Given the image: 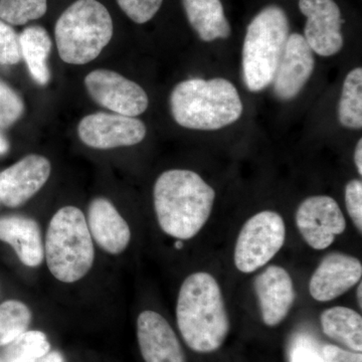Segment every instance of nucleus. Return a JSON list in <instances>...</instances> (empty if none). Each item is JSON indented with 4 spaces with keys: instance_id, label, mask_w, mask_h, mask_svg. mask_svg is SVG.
<instances>
[{
    "instance_id": "2f4dec72",
    "label": "nucleus",
    "mask_w": 362,
    "mask_h": 362,
    "mask_svg": "<svg viewBox=\"0 0 362 362\" xmlns=\"http://www.w3.org/2000/svg\"><path fill=\"white\" fill-rule=\"evenodd\" d=\"M354 162H356L359 175H362V139H359L357 142L356 152H354Z\"/></svg>"
},
{
    "instance_id": "39448f33",
    "label": "nucleus",
    "mask_w": 362,
    "mask_h": 362,
    "mask_svg": "<svg viewBox=\"0 0 362 362\" xmlns=\"http://www.w3.org/2000/svg\"><path fill=\"white\" fill-rule=\"evenodd\" d=\"M113 21L97 0H77L62 13L54 28L59 57L71 65L98 58L113 37Z\"/></svg>"
},
{
    "instance_id": "dca6fc26",
    "label": "nucleus",
    "mask_w": 362,
    "mask_h": 362,
    "mask_svg": "<svg viewBox=\"0 0 362 362\" xmlns=\"http://www.w3.org/2000/svg\"><path fill=\"white\" fill-rule=\"evenodd\" d=\"M137 339L145 362H187L170 324L156 311H143L138 316Z\"/></svg>"
},
{
    "instance_id": "f3484780",
    "label": "nucleus",
    "mask_w": 362,
    "mask_h": 362,
    "mask_svg": "<svg viewBox=\"0 0 362 362\" xmlns=\"http://www.w3.org/2000/svg\"><path fill=\"white\" fill-rule=\"evenodd\" d=\"M87 223L92 239L108 254H121L129 246V225L109 199L97 197L90 202Z\"/></svg>"
},
{
    "instance_id": "cd10ccee",
    "label": "nucleus",
    "mask_w": 362,
    "mask_h": 362,
    "mask_svg": "<svg viewBox=\"0 0 362 362\" xmlns=\"http://www.w3.org/2000/svg\"><path fill=\"white\" fill-rule=\"evenodd\" d=\"M126 16L136 23H147L158 13L163 0H116Z\"/></svg>"
},
{
    "instance_id": "473e14b6",
    "label": "nucleus",
    "mask_w": 362,
    "mask_h": 362,
    "mask_svg": "<svg viewBox=\"0 0 362 362\" xmlns=\"http://www.w3.org/2000/svg\"><path fill=\"white\" fill-rule=\"evenodd\" d=\"M37 362H66V361L61 352L52 351L45 354V356L42 357Z\"/></svg>"
},
{
    "instance_id": "c756f323",
    "label": "nucleus",
    "mask_w": 362,
    "mask_h": 362,
    "mask_svg": "<svg viewBox=\"0 0 362 362\" xmlns=\"http://www.w3.org/2000/svg\"><path fill=\"white\" fill-rule=\"evenodd\" d=\"M345 206L347 213L356 225L359 233H362V182L361 180L349 181L345 187Z\"/></svg>"
},
{
    "instance_id": "1a4fd4ad",
    "label": "nucleus",
    "mask_w": 362,
    "mask_h": 362,
    "mask_svg": "<svg viewBox=\"0 0 362 362\" xmlns=\"http://www.w3.org/2000/svg\"><path fill=\"white\" fill-rule=\"evenodd\" d=\"M146 126L135 117L99 113L84 117L78 125L81 141L94 149L133 146L146 136Z\"/></svg>"
},
{
    "instance_id": "7c9ffc66",
    "label": "nucleus",
    "mask_w": 362,
    "mask_h": 362,
    "mask_svg": "<svg viewBox=\"0 0 362 362\" xmlns=\"http://www.w3.org/2000/svg\"><path fill=\"white\" fill-rule=\"evenodd\" d=\"M321 351L326 362H362L361 352L349 351L335 345H324Z\"/></svg>"
},
{
    "instance_id": "0eeeda50",
    "label": "nucleus",
    "mask_w": 362,
    "mask_h": 362,
    "mask_svg": "<svg viewBox=\"0 0 362 362\" xmlns=\"http://www.w3.org/2000/svg\"><path fill=\"white\" fill-rule=\"evenodd\" d=\"M286 226L278 213L264 211L255 214L240 230L235 247V264L250 274L267 265L284 246Z\"/></svg>"
},
{
    "instance_id": "aec40b11",
    "label": "nucleus",
    "mask_w": 362,
    "mask_h": 362,
    "mask_svg": "<svg viewBox=\"0 0 362 362\" xmlns=\"http://www.w3.org/2000/svg\"><path fill=\"white\" fill-rule=\"evenodd\" d=\"M18 37L21 56L33 80L40 86L47 85L51 78L47 59L52 45L49 33L42 26L32 25L25 28Z\"/></svg>"
},
{
    "instance_id": "9b49d317",
    "label": "nucleus",
    "mask_w": 362,
    "mask_h": 362,
    "mask_svg": "<svg viewBox=\"0 0 362 362\" xmlns=\"http://www.w3.org/2000/svg\"><path fill=\"white\" fill-rule=\"evenodd\" d=\"M300 11L307 18L305 40L313 52L331 57L341 51V11L334 0H299Z\"/></svg>"
},
{
    "instance_id": "f257e3e1",
    "label": "nucleus",
    "mask_w": 362,
    "mask_h": 362,
    "mask_svg": "<svg viewBox=\"0 0 362 362\" xmlns=\"http://www.w3.org/2000/svg\"><path fill=\"white\" fill-rule=\"evenodd\" d=\"M153 197L161 230L185 240L195 237L209 221L216 192L194 171L171 169L157 178Z\"/></svg>"
},
{
    "instance_id": "4be33fe9",
    "label": "nucleus",
    "mask_w": 362,
    "mask_h": 362,
    "mask_svg": "<svg viewBox=\"0 0 362 362\" xmlns=\"http://www.w3.org/2000/svg\"><path fill=\"white\" fill-rule=\"evenodd\" d=\"M340 123L351 129L362 127V69L350 71L343 83L339 109Z\"/></svg>"
},
{
    "instance_id": "412c9836",
    "label": "nucleus",
    "mask_w": 362,
    "mask_h": 362,
    "mask_svg": "<svg viewBox=\"0 0 362 362\" xmlns=\"http://www.w3.org/2000/svg\"><path fill=\"white\" fill-rule=\"evenodd\" d=\"M324 334L341 343L352 351L362 350V317L347 307L337 306L321 314Z\"/></svg>"
},
{
    "instance_id": "9d476101",
    "label": "nucleus",
    "mask_w": 362,
    "mask_h": 362,
    "mask_svg": "<svg viewBox=\"0 0 362 362\" xmlns=\"http://www.w3.org/2000/svg\"><path fill=\"white\" fill-rule=\"evenodd\" d=\"M296 225L305 242L318 251L329 247L346 228V221L337 202L327 195H315L305 199L298 207Z\"/></svg>"
},
{
    "instance_id": "a878e982",
    "label": "nucleus",
    "mask_w": 362,
    "mask_h": 362,
    "mask_svg": "<svg viewBox=\"0 0 362 362\" xmlns=\"http://www.w3.org/2000/svg\"><path fill=\"white\" fill-rule=\"evenodd\" d=\"M25 113V103L20 95L0 78V127L8 128Z\"/></svg>"
},
{
    "instance_id": "c85d7f7f",
    "label": "nucleus",
    "mask_w": 362,
    "mask_h": 362,
    "mask_svg": "<svg viewBox=\"0 0 362 362\" xmlns=\"http://www.w3.org/2000/svg\"><path fill=\"white\" fill-rule=\"evenodd\" d=\"M290 362H326L322 351L314 340L307 335H297L292 340L289 351Z\"/></svg>"
},
{
    "instance_id": "a211bd4d",
    "label": "nucleus",
    "mask_w": 362,
    "mask_h": 362,
    "mask_svg": "<svg viewBox=\"0 0 362 362\" xmlns=\"http://www.w3.org/2000/svg\"><path fill=\"white\" fill-rule=\"evenodd\" d=\"M0 240L13 247L21 263L37 268L45 259V249L39 223L25 216L0 218Z\"/></svg>"
},
{
    "instance_id": "c9c22d12",
    "label": "nucleus",
    "mask_w": 362,
    "mask_h": 362,
    "mask_svg": "<svg viewBox=\"0 0 362 362\" xmlns=\"http://www.w3.org/2000/svg\"><path fill=\"white\" fill-rule=\"evenodd\" d=\"M175 247H177V249H180V247H183V243L182 242H176Z\"/></svg>"
},
{
    "instance_id": "ddd939ff",
    "label": "nucleus",
    "mask_w": 362,
    "mask_h": 362,
    "mask_svg": "<svg viewBox=\"0 0 362 362\" xmlns=\"http://www.w3.org/2000/svg\"><path fill=\"white\" fill-rule=\"evenodd\" d=\"M314 66L313 51L303 35H290L273 80L278 99L289 101L296 98L313 74Z\"/></svg>"
},
{
    "instance_id": "f03ea898",
    "label": "nucleus",
    "mask_w": 362,
    "mask_h": 362,
    "mask_svg": "<svg viewBox=\"0 0 362 362\" xmlns=\"http://www.w3.org/2000/svg\"><path fill=\"white\" fill-rule=\"evenodd\" d=\"M176 320L190 349L209 354L221 349L230 332V318L220 285L211 274L197 272L185 279L178 294Z\"/></svg>"
},
{
    "instance_id": "423d86ee",
    "label": "nucleus",
    "mask_w": 362,
    "mask_h": 362,
    "mask_svg": "<svg viewBox=\"0 0 362 362\" xmlns=\"http://www.w3.org/2000/svg\"><path fill=\"white\" fill-rule=\"evenodd\" d=\"M289 32L287 14L280 6H267L252 18L243 47V75L247 90L259 92L273 83Z\"/></svg>"
},
{
    "instance_id": "b1692460",
    "label": "nucleus",
    "mask_w": 362,
    "mask_h": 362,
    "mask_svg": "<svg viewBox=\"0 0 362 362\" xmlns=\"http://www.w3.org/2000/svg\"><path fill=\"white\" fill-rule=\"evenodd\" d=\"M33 313L28 305L18 300L0 304V346H6L30 327Z\"/></svg>"
},
{
    "instance_id": "6e6552de",
    "label": "nucleus",
    "mask_w": 362,
    "mask_h": 362,
    "mask_svg": "<svg viewBox=\"0 0 362 362\" xmlns=\"http://www.w3.org/2000/svg\"><path fill=\"white\" fill-rule=\"evenodd\" d=\"M85 86L93 101L116 114L141 115L148 108L146 92L133 81L110 70H95L85 78Z\"/></svg>"
},
{
    "instance_id": "f704fd0d",
    "label": "nucleus",
    "mask_w": 362,
    "mask_h": 362,
    "mask_svg": "<svg viewBox=\"0 0 362 362\" xmlns=\"http://www.w3.org/2000/svg\"><path fill=\"white\" fill-rule=\"evenodd\" d=\"M362 284L361 283H359L358 285V289H357V300H358L359 306H361V308H362Z\"/></svg>"
},
{
    "instance_id": "5701e85b",
    "label": "nucleus",
    "mask_w": 362,
    "mask_h": 362,
    "mask_svg": "<svg viewBox=\"0 0 362 362\" xmlns=\"http://www.w3.org/2000/svg\"><path fill=\"white\" fill-rule=\"evenodd\" d=\"M6 346L7 362H37L51 349L47 335L39 330H26Z\"/></svg>"
},
{
    "instance_id": "20e7f679",
    "label": "nucleus",
    "mask_w": 362,
    "mask_h": 362,
    "mask_svg": "<svg viewBox=\"0 0 362 362\" xmlns=\"http://www.w3.org/2000/svg\"><path fill=\"white\" fill-rule=\"evenodd\" d=\"M47 268L59 282H78L95 259L94 245L84 214L76 206H64L52 216L45 242Z\"/></svg>"
},
{
    "instance_id": "f8f14e48",
    "label": "nucleus",
    "mask_w": 362,
    "mask_h": 362,
    "mask_svg": "<svg viewBox=\"0 0 362 362\" xmlns=\"http://www.w3.org/2000/svg\"><path fill=\"white\" fill-rule=\"evenodd\" d=\"M49 159L30 154L0 173V202L8 207L23 206L37 194L51 176Z\"/></svg>"
},
{
    "instance_id": "7ed1b4c3",
    "label": "nucleus",
    "mask_w": 362,
    "mask_h": 362,
    "mask_svg": "<svg viewBox=\"0 0 362 362\" xmlns=\"http://www.w3.org/2000/svg\"><path fill=\"white\" fill-rule=\"evenodd\" d=\"M170 110L175 122L182 127L214 131L237 122L244 107L237 88L230 81L192 78L175 86Z\"/></svg>"
},
{
    "instance_id": "2eb2a0df",
    "label": "nucleus",
    "mask_w": 362,
    "mask_h": 362,
    "mask_svg": "<svg viewBox=\"0 0 362 362\" xmlns=\"http://www.w3.org/2000/svg\"><path fill=\"white\" fill-rule=\"evenodd\" d=\"M255 292L267 326H277L294 304L295 289L291 276L282 267L271 265L255 279Z\"/></svg>"
},
{
    "instance_id": "6ab92c4d",
    "label": "nucleus",
    "mask_w": 362,
    "mask_h": 362,
    "mask_svg": "<svg viewBox=\"0 0 362 362\" xmlns=\"http://www.w3.org/2000/svg\"><path fill=\"white\" fill-rule=\"evenodd\" d=\"M190 25L204 42L228 39L230 25L221 0H182Z\"/></svg>"
},
{
    "instance_id": "4468645a",
    "label": "nucleus",
    "mask_w": 362,
    "mask_h": 362,
    "mask_svg": "<svg viewBox=\"0 0 362 362\" xmlns=\"http://www.w3.org/2000/svg\"><path fill=\"white\" fill-rule=\"evenodd\" d=\"M362 277L361 262L342 252L324 257L309 282L312 298L319 302L337 299L358 284Z\"/></svg>"
},
{
    "instance_id": "393cba45",
    "label": "nucleus",
    "mask_w": 362,
    "mask_h": 362,
    "mask_svg": "<svg viewBox=\"0 0 362 362\" xmlns=\"http://www.w3.org/2000/svg\"><path fill=\"white\" fill-rule=\"evenodd\" d=\"M47 11V0H0V20L11 25L39 20Z\"/></svg>"
},
{
    "instance_id": "72a5a7b5",
    "label": "nucleus",
    "mask_w": 362,
    "mask_h": 362,
    "mask_svg": "<svg viewBox=\"0 0 362 362\" xmlns=\"http://www.w3.org/2000/svg\"><path fill=\"white\" fill-rule=\"evenodd\" d=\"M9 149V144L7 142L6 138L4 137V135L0 133V156H4L6 154Z\"/></svg>"
},
{
    "instance_id": "bb28decb",
    "label": "nucleus",
    "mask_w": 362,
    "mask_h": 362,
    "mask_svg": "<svg viewBox=\"0 0 362 362\" xmlns=\"http://www.w3.org/2000/svg\"><path fill=\"white\" fill-rule=\"evenodd\" d=\"M21 59L20 37L13 26L0 20V65H16Z\"/></svg>"
}]
</instances>
